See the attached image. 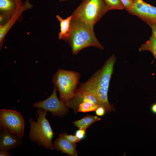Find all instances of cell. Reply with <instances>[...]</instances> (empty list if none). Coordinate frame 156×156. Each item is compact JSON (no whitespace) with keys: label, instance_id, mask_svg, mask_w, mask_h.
<instances>
[{"label":"cell","instance_id":"6da1fadb","mask_svg":"<svg viewBox=\"0 0 156 156\" xmlns=\"http://www.w3.org/2000/svg\"><path fill=\"white\" fill-rule=\"evenodd\" d=\"M116 60L115 55H112L106 60L101 69L77 89L78 91L89 92L96 95L99 100L100 106L103 107L107 113L115 111L114 105L109 102L107 94Z\"/></svg>","mask_w":156,"mask_h":156},{"label":"cell","instance_id":"7a4b0ae2","mask_svg":"<svg viewBox=\"0 0 156 156\" xmlns=\"http://www.w3.org/2000/svg\"><path fill=\"white\" fill-rule=\"evenodd\" d=\"M68 37L64 41L70 45L73 55L89 47L104 49L95 34L94 25L86 24L72 18Z\"/></svg>","mask_w":156,"mask_h":156},{"label":"cell","instance_id":"3957f363","mask_svg":"<svg viewBox=\"0 0 156 156\" xmlns=\"http://www.w3.org/2000/svg\"><path fill=\"white\" fill-rule=\"evenodd\" d=\"M47 112L38 108L36 114L37 120L30 118L29 120L30 130L29 138L32 142L48 150L54 149L52 142L53 133L50 124L46 118Z\"/></svg>","mask_w":156,"mask_h":156},{"label":"cell","instance_id":"277c9868","mask_svg":"<svg viewBox=\"0 0 156 156\" xmlns=\"http://www.w3.org/2000/svg\"><path fill=\"white\" fill-rule=\"evenodd\" d=\"M109 11L104 0H83L72 14V18L94 25Z\"/></svg>","mask_w":156,"mask_h":156},{"label":"cell","instance_id":"5b68a950","mask_svg":"<svg viewBox=\"0 0 156 156\" xmlns=\"http://www.w3.org/2000/svg\"><path fill=\"white\" fill-rule=\"evenodd\" d=\"M80 77L77 72L62 69L53 76L52 81L59 92L60 100L65 105L75 95Z\"/></svg>","mask_w":156,"mask_h":156},{"label":"cell","instance_id":"8992f818","mask_svg":"<svg viewBox=\"0 0 156 156\" xmlns=\"http://www.w3.org/2000/svg\"><path fill=\"white\" fill-rule=\"evenodd\" d=\"M0 122V125L21 138L23 137L25 122L18 112L6 109H1Z\"/></svg>","mask_w":156,"mask_h":156},{"label":"cell","instance_id":"52a82bcc","mask_svg":"<svg viewBox=\"0 0 156 156\" xmlns=\"http://www.w3.org/2000/svg\"><path fill=\"white\" fill-rule=\"evenodd\" d=\"M57 87L54 85L53 92L49 97L43 101L34 103L33 106L51 112L53 117L63 118L68 113L69 107L58 99L57 94Z\"/></svg>","mask_w":156,"mask_h":156},{"label":"cell","instance_id":"ba28073f","mask_svg":"<svg viewBox=\"0 0 156 156\" xmlns=\"http://www.w3.org/2000/svg\"><path fill=\"white\" fill-rule=\"evenodd\" d=\"M134 4L129 13L137 16L147 24L156 23V7L143 0H134Z\"/></svg>","mask_w":156,"mask_h":156},{"label":"cell","instance_id":"9c48e42d","mask_svg":"<svg viewBox=\"0 0 156 156\" xmlns=\"http://www.w3.org/2000/svg\"><path fill=\"white\" fill-rule=\"evenodd\" d=\"M0 151H9L22 145V138L0 125Z\"/></svg>","mask_w":156,"mask_h":156},{"label":"cell","instance_id":"30bf717a","mask_svg":"<svg viewBox=\"0 0 156 156\" xmlns=\"http://www.w3.org/2000/svg\"><path fill=\"white\" fill-rule=\"evenodd\" d=\"M33 5L29 0H26L21 6L17 7L10 19L5 24L0 26V47H1L4 37L17 19L24 11L31 8Z\"/></svg>","mask_w":156,"mask_h":156},{"label":"cell","instance_id":"8fae6325","mask_svg":"<svg viewBox=\"0 0 156 156\" xmlns=\"http://www.w3.org/2000/svg\"><path fill=\"white\" fill-rule=\"evenodd\" d=\"M54 148L60 151L62 153H66L68 155L77 156L78 152L76 149V144L69 141L62 134H60L53 144Z\"/></svg>","mask_w":156,"mask_h":156},{"label":"cell","instance_id":"7c38bea8","mask_svg":"<svg viewBox=\"0 0 156 156\" xmlns=\"http://www.w3.org/2000/svg\"><path fill=\"white\" fill-rule=\"evenodd\" d=\"M16 8L13 0H0V23L6 19L8 22L15 12Z\"/></svg>","mask_w":156,"mask_h":156},{"label":"cell","instance_id":"4fadbf2b","mask_svg":"<svg viewBox=\"0 0 156 156\" xmlns=\"http://www.w3.org/2000/svg\"><path fill=\"white\" fill-rule=\"evenodd\" d=\"M56 17L60 22V32L59 33V40H64L69 36L68 33L70 30V23L72 15L68 17L65 19H63L59 15H57Z\"/></svg>","mask_w":156,"mask_h":156},{"label":"cell","instance_id":"5bb4252c","mask_svg":"<svg viewBox=\"0 0 156 156\" xmlns=\"http://www.w3.org/2000/svg\"><path fill=\"white\" fill-rule=\"evenodd\" d=\"M101 120L96 116L87 115L81 119L73 122L79 129L87 130L92 124Z\"/></svg>","mask_w":156,"mask_h":156},{"label":"cell","instance_id":"9a60e30c","mask_svg":"<svg viewBox=\"0 0 156 156\" xmlns=\"http://www.w3.org/2000/svg\"><path fill=\"white\" fill-rule=\"evenodd\" d=\"M139 51L140 52L149 51L156 59V39L152 35L146 43L141 45Z\"/></svg>","mask_w":156,"mask_h":156},{"label":"cell","instance_id":"2e32d148","mask_svg":"<svg viewBox=\"0 0 156 156\" xmlns=\"http://www.w3.org/2000/svg\"><path fill=\"white\" fill-rule=\"evenodd\" d=\"M99 107L98 105L88 100H84L79 104L77 112H86L94 111Z\"/></svg>","mask_w":156,"mask_h":156},{"label":"cell","instance_id":"e0dca14e","mask_svg":"<svg viewBox=\"0 0 156 156\" xmlns=\"http://www.w3.org/2000/svg\"><path fill=\"white\" fill-rule=\"evenodd\" d=\"M109 10H122L125 8L120 0H104Z\"/></svg>","mask_w":156,"mask_h":156},{"label":"cell","instance_id":"ac0fdd59","mask_svg":"<svg viewBox=\"0 0 156 156\" xmlns=\"http://www.w3.org/2000/svg\"><path fill=\"white\" fill-rule=\"evenodd\" d=\"M126 10L129 13L132 8L134 4V0H120Z\"/></svg>","mask_w":156,"mask_h":156},{"label":"cell","instance_id":"d6986e66","mask_svg":"<svg viewBox=\"0 0 156 156\" xmlns=\"http://www.w3.org/2000/svg\"><path fill=\"white\" fill-rule=\"evenodd\" d=\"M62 135L70 142L74 144L79 142L81 140L78 138L75 135H68L66 133H62Z\"/></svg>","mask_w":156,"mask_h":156},{"label":"cell","instance_id":"ffe728a7","mask_svg":"<svg viewBox=\"0 0 156 156\" xmlns=\"http://www.w3.org/2000/svg\"><path fill=\"white\" fill-rule=\"evenodd\" d=\"M86 130L82 129H79L76 131L75 135L80 140L83 139L85 136Z\"/></svg>","mask_w":156,"mask_h":156},{"label":"cell","instance_id":"44dd1931","mask_svg":"<svg viewBox=\"0 0 156 156\" xmlns=\"http://www.w3.org/2000/svg\"><path fill=\"white\" fill-rule=\"evenodd\" d=\"M97 115L99 116H103L106 113L105 109L102 107H99L95 110Z\"/></svg>","mask_w":156,"mask_h":156},{"label":"cell","instance_id":"7402d4cb","mask_svg":"<svg viewBox=\"0 0 156 156\" xmlns=\"http://www.w3.org/2000/svg\"><path fill=\"white\" fill-rule=\"evenodd\" d=\"M147 24L151 28L152 31V34L156 39V23H150Z\"/></svg>","mask_w":156,"mask_h":156},{"label":"cell","instance_id":"603a6c76","mask_svg":"<svg viewBox=\"0 0 156 156\" xmlns=\"http://www.w3.org/2000/svg\"><path fill=\"white\" fill-rule=\"evenodd\" d=\"M10 154L9 151H0V156H9Z\"/></svg>","mask_w":156,"mask_h":156},{"label":"cell","instance_id":"cb8c5ba5","mask_svg":"<svg viewBox=\"0 0 156 156\" xmlns=\"http://www.w3.org/2000/svg\"><path fill=\"white\" fill-rule=\"evenodd\" d=\"M15 3L17 7L22 5L24 3L23 0H13Z\"/></svg>","mask_w":156,"mask_h":156},{"label":"cell","instance_id":"d4e9b609","mask_svg":"<svg viewBox=\"0 0 156 156\" xmlns=\"http://www.w3.org/2000/svg\"><path fill=\"white\" fill-rule=\"evenodd\" d=\"M151 110L154 114H156V103L153 104L151 107Z\"/></svg>","mask_w":156,"mask_h":156},{"label":"cell","instance_id":"484cf974","mask_svg":"<svg viewBox=\"0 0 156 156\" xmlns=\"http://www.w3.org/2000/svg\"><path fill=\"white\" fill-rule=\"evenodd\" d=\"M60 1H66L67 0H59Z\"/></svg>","mask_w":156,"mask_h":156}]
</instances>
